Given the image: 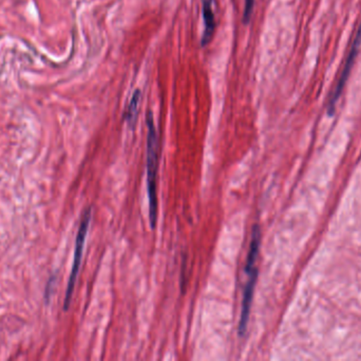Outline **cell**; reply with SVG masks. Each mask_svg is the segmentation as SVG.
Here are the masks:
<instances>
[{"label": "cell", "mask_w": 361, "mask_h": 361, "mask_svg": "<svg viewBox=\"0 0 361 361\" xmlns=\"http://www.w3.org/2000/svg\"><path fill=\"white\" fill-rule=\"evenodd\" d=\"M255 0H245V8H244L243 19L244 23H247L254 11Z\"/></svg>", "instance_id": "7"}, {"label": "cell", "mask_w": 361, "mask_h": 361, "mask_svg": "<svg viewBox=\"0 0 361 361\" xmlns=\"http://www.w3.org/2000/svg\"><path fill=\"white\" fill-rule=\"evenodd\" d=\"M142 93L140 89L133 93L130 103L126 112V121L130 129H135L137 125V116H139L140 104H141Z\"/></svg>", "instance_id": "6"}, {"label": "cell", "mask_w": 361, "mask_h": 361, "mask_svg": "<svg viewBox=\"0 0 361 361\" xmlns=\"http://www.w3.org/2000/svg\"><path fill=\"white\" fill-rule=\"evenodd\" d=\"M91 209L85 211L78 229V237H76L75 252H74L73 265H72L71 273H70L69 282H68L67 290H66L65 302L63 309L68 311L70 303H71L72 295L75 288L76 279H78V271H80V263H82V254H84L85 242L88 235L89 226L91 222Z\"/></svg>", "instance_id": "2"}, {"label": "cell", "mask_w": 361, "mask_h": 361, "mask_svg": "<svg viewBox=\"0 0 361 361\" xmlns=\"http://www.w3.org/2000/svg\"><path fill=\"white\" fill-rule=\"evenodd\" d=\"M147 123V192L149 201V222L152 229H156L158 222V167L159 141L152 112L146 116Z\"/></svg>", "instance_id": "1"}, {"label": "cell", "mask_w": 361, "mask_h": 361, "mask_svg": "<svg viewBox=\"0 0 361 361\" xmlns=\"http://www.w3.org/2000/svg\"><path fill=\"white\" fill-rule=\"evenodd\" d=\"M203 4L204 33L202 36V46H207L214 35L216 29V19H214V0H202Z\"/></svg>", "instance_id": "5"}, {"label": "cell", "mask_w": 361, "mask_h": 361, "mask_svg": "<svg viewBox=\"0 0 361 361\" xmlns=\"http://www.w3.org/2000/svg\"><path fill=\"white\" fill-rule=\"evenodd\" d=\"M361 48V23L358 27L357 32H356L355 37H354L353 42H352L351 48L348 52L347 59L345 61V66H343V71L339 76L338 81L331 93L330 99L328 103V114L333 116L336 112L337 103L343 95V89H345V84L349 80L350 73H351L352 68H353L354 63H355L356 57Z\"/></svg>", "instance_id": "3"}, {"label": "cell", "mask_w": 361, "mask_h": 361, "mask_svg": "<svg viewBox=\"0 0 361 361\" xmlns=\"http://www.w3.org/2000/svg\"><path fill=\"white\" fill-rule=\"evenodd\" d=\"M247 275L245 288H244L243 300L241 305V315L239 322V336L243 337L247 331L248 321H250V309H252V298H254L255 288H256L257 279H258V268L248 269L245 271Z\"/></svg>", "instance_id": "4"}]
</instances>
